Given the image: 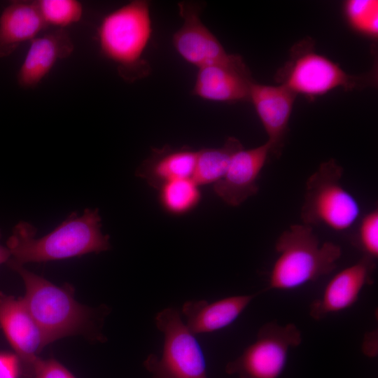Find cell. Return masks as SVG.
I'll list each match as a JSON object with an SVG mask.
<instances>
[{"label":"cell","instance_id":"ac0fdd59","mask_svg":"<svg viewBox=\"0 0 378 378\" xmlns=\"http://www.w3.org/2000/svg\"><path fill=\"white\" fill-rule=\"evenodd\" d=\"M46 27L35 1L10 2L0 14V59L31 41Z\"/></svg>","mask_w":378,"mask_h":378},{"label":"cell","instance_id":"ba28073f","mask_svg":"<svg viewBox=\"0 0 378 378\" xmlns=\"http://www.w3.org/2000/svg\"><path fill=\"white\" fill-rule=\"evenodd\" d=\"M301 341L300 331L294 324L266 323L259 329L254 342L226 365L225 372L239 378H278L290 349Z\"/></svg>","mask_w":378,"mask_h":378},{"label":"cell","instance_id":"e0dca14e","mask_svg":"<svg viewBox=\"0 0 378 378\" xmlns=\"http://www.w3.org/2000/svg\"><path fill=\"white\" fill-rule=\"evenodd\" d=\"M197 150L189 148L164 146L154 148L136 170V176L159 190L164 184L178 179H192Z\"/></svg>","mask_w":378,"mask_h":378},{"label":"cell","instance_id":"4fadbf2b","mask_svg":"<svg viewBox=\"0 0 378 378\" xmlns=\"http://www.w3.org/2000/svg\"><path fill=\"white\" fill-rule=\"evenodd\" d=\"M374 268V259L365 255L337 273L327 284L321 296L311 304L310 316L319 320L351 307L365 286L370 284Z\"/></svg>","mask_w":378,"mask_h":378},{"label":"cell","instance_id":"3957f363","mask_svg":"<svg viewBox=\"0 0 378 378\" xmlns=\"http://www.w3.org/2000/svg\"><path fill=\"white\" fill-rule=\"evenodd\" d=\"M152 31L150 4L145 0L132 1L102 20L97 36L100 52L116 65L125 80L148 75L150 68L144 54Z\"/></svg>","mask_w":378,"mask_h":378},{"label":"cell","instance_id":"5bb4252c","mask_svg":"<svg viewBox=\"0 0 378 378\" xmlns=\"http://www.w3.org/2000/svg\"><path fill=\"white\" fill-rule=\"evenodd\" d=\"M74 50V43L63 29L36 36L30 41L17 73L18 85L24 89L36 87L57 62L69 57Z\"/></svg>","mask_w":378,"mask_h":378},{"label":"cell","instance_id":"d4e9b609","mask_svg":"<svg viewBox=\"0 0 378 378\" xmlns=\"http://www.w3.org/2000/svg\"><path fill=\"white\" fill-rule=\"evenodd\" d=\"M21 377V367L14 353L0 351V378Z\"/></svg>","mask_w":378,"mask_h":378},{"label":"cell","instance_id":"ffe728a7","mask_svg":"<svg viewBox=\"0 0 378 378\" xmlns=\"http://www.w3.org/2000/svg\"><path fill=\"white\" fill-rule=\"evenodd\" d=\"M159 191L162 206L174 215L191 211L201 200L199 186L191 178L170 181L162 186Z\"/></svg>","mask_w":378,"mask_h":378},{"label":"cell","instance_id":"2e32d148","mask_svg":"<svg viewBox=\"0 0 378 378\" xmlns=\"http://www.w3.org/2000/svg\"><path fill=\"white\" fill-rule=\"evenodd\" d=\"M256 295H232L211 302L188 300L181 309L185 324L195 335L223 329L235 321Z\"/></svg>","mask_w":378,"mask_h":378},{"label":"cell","instance_id":"7c38bea8","mask_svg":"<svg viewBox=\"0 0 378 378\" xmlns=\"http://www.w3.org/2000/svg\"><path fill=\"white\" fill-rule=\"evenodd\" d=\"M270 153L267 142L237 151L223 176L214 184V192L229 206L241 205L258 192V179Z\"/></svg>","mask_w":378,"mask_h":378},{"label":"cell","instance_id":"277c9868","mask_svg":"<svg viewBox=\"0 0 378 378\" xmlns=\"http://www.w3.org/2000/svg\"><path fill=\"white\" fill-rule=\"evenodd\" d=\"M278 257L269 276L267 289L291 290L332 272L342 255L339 245L320 243L308 225L295 224L275 244Z\"/></svg>","mask_w":378,"mask_h":378},{"label":"cell","instance_id":"603a6c76","mask_svg":"<svg viewBox=\"0 0 378 378\" xmlns=\"http://www.w3.org/2000/svg\"><path fill=\"white\" fill-rule=\"evenodd\" d=\"M358 238L366 256L375 259L378 256V210L374 209L360 220Z\"/></svg>","mask_w":378,"mask_h":378},{"label":"cell","instance_id":"7a4b0ae2","mask_svg":"<svg viewBox=\"0 0 378 378\" xmlns=\"http://www.w3.org/2000/svg\"><path fill=\"white\" fill-rule=\"evenodd\" d=\"M102 218L96 209H85L82 216L73 211L53 231L36 238L37 229L18 222L6 241L14 262L24 265L99 253L110 249V237L101 230Z\"/></svg>","mask_w":378,"mask_h":378},{"label":"cell","instance_id":"52a82bcc","mask_svg":"<svg viewBox=\"0 0 378 378\" xmlns=\"http://www.w3.org/2000/svg\"><path fill=\"white\" fill-rule=\"evenodd\" d=\"M155 321L163 333L164 344L160 356L150 354L144 362L152 378H207L201 346L183 322L178 310L163 309Z\"/></svg>","mask_w":378,"mask_h":378},{"label":"cell","instance_id":"7402d4cb","mask_svg":"<svg viewBox=\"0 0 378 378\" xmlns=\"http://www.w3.org/2000/svg\"><path fill=\"white\" fill-rule=\"evenodd\" d=\"M343 11L351 28L365 36L375 38L378 34V1L377 0H348Z\"/></svg>","mask_w":378,"mask_h":378},{"label":"cell","instance_id":"cb8c5ba5","mask_svg":"<svg viewBox=\"0 0 378 378\" xmlns=\"http://www.w3.org/2000/svg\"><path fill=\"white\" fill-rule=\"evenodd\" d=\"M31 378H76L63 365L55 359L39 358L34 365Z\"/></svg>","mask_w":378,"mask_h":378},{"label":"cell","instance_id":"5b68a950","mask_svg":"<svg viewBox=\"0 0 378 378\" xmlns=\"http://www.w3.org/2000/svg\"><path fill=\"white\" fill-rule=\"evenodd\" d=\"M342 167L335 160L323 162L308 178L301 209L302 223L323 225L335 231L350 228L360 209L356 198L342 186Z\"/></svg>","mask_w":378,"mask_h":378},{"label":"cell","instance_id":"8992f818","mask_svg":"<svg viewBox=\"0 0 378 378\" xmlns=\"http://www.w3.org/2000/svg\"><path fill=\"white\" fill-rule=\"evenodd\" d=\"M280 84L297 94L309 98L323 95L335 89H358L372 85L374 74L354 76L329 58L316 52L308 40L298 43L290 57L279 71Z\"/></svg>","mask_w":378,"mask_h":378},{"label":"cell","instance_id":"9c48e42d","mask_svg":"<svg viewBox=\"0 0 378 378\" xmlns=\"http://www.w3.org/2000/svg\"><path fill=\"white\" fill-rule=\"evenodd\" d=\"M182 26L173 34V46L187 62L198 69L209 65L244 64L238 55L229 54L218 38L202 22V4L194 1L178 3Z\"/></svg>","mask_w":378,"mask_h":378},{"label":"cell","instance_id":"44dd1931","mask_svg":"<svg viewBox=\"0 0 378 378\" xmlns=\"http://www.w3.org/2000/svg\"><path fill=\"white\" fill-rule=\"evenodd\" d=\"M40 15L47 26L63 29L78 22L82 18L83 8L77 0L35 1Z\"/></svg>","mask_w":378,"mask_h":378},{"label":"cell","instance_id":"30bf717a","mask_svg":"<svg viewBox=\"0 0 378 378\" xmlns=\"http://www.w3.org/2000/svg\"><path fill=\"white\" fill-rule=\"evenodd\" d=\"M0 329L20 360L21 378H31L38 354L48 342L22 297L0 291Z\"/></svg>","mask_w":378,"mask_h":378},{"label":"cell","instance_id":"484cf974","mask_svg":"<svg viewBox=\"0 0 378 378\" xmlns=\"http://www.w3.org/2000/svg\"><path fill=\"white\" fill-rule=\"evenodd\" d=\"M1 238V232L0 230V240ZM11 258V254L7 246H3L0 242V265L7 262Z\"/></svg>","mask_w":378,"mask_h":378},{"label":"cell","instance_id":"8fae6325","mask_svg":"<svg viewBox=\"0 0 378 378\" xmlns=\"http://www.w3.org/2000/svg\"><path fill=\"white\" fill-rule=\"evenodd\" d=\"M296 94L286 86L252 82L249 101L267 134L270 153L279 157L284 146Z\"/></svg>","mask_w":378,"mask_h":378},{"label":"cell","instance_id":"d6986e66","mask_svg":"<svg viewBox=\"0 0 378 378\" xmlns=\"http://www.w3.org/2000/svg\"><path fill=\"white\" fill-rule=\"evenodd\" d=\"M242 148L237 139L228 137L221 147L197 150L192 180L199 186L214 184L225 174L234 154Z\"/></svg>","mask_w":378,"mask_h":378},{"label":"cell","instance_id":"9a60e30c","mask_svg":"<svg viewBox=\"0 0 378 378\" xmlns=\"http://www.w3.org/2000/svg\"><path fill=\"white\" fill-rule=\"evenodd\" d=\"M252 82L245 63L209 65L198 69L192 93L201 99L217 102L249 101Z\"/></svg>","mask_w":378,"mask_h":378},{"label":"cell","instance_id":"6da1fadb","mask_svg":"<svg viewBox=\"0 0 378 378\" xmlns=\"http://www.w3.org/2000/svg\"><path fill=\"white\" fill-rule=\"evenodd\" d=\"M6 264L21 276L25 288L22 298L48 344L77 335L105 341L101 330L108 307H88L76 300L71 286H58L10 258Z\"/></svg>","mask_w":378,"mask_h":378}]
</instances>
